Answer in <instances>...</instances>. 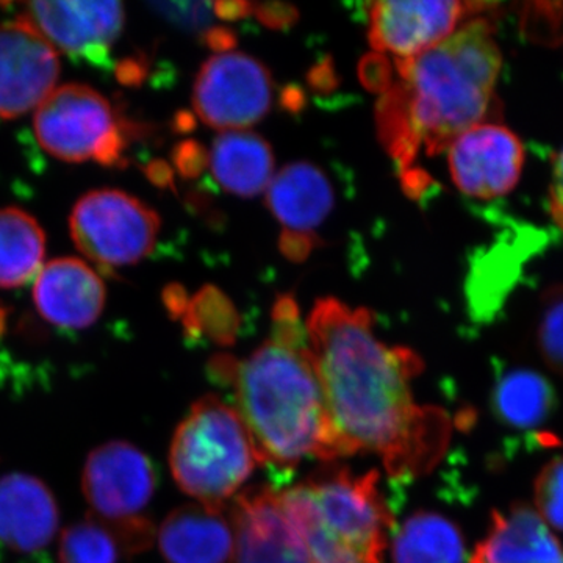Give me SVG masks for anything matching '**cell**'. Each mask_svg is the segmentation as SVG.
I'll return each mask as SVG.
<instances>
[{
	"label": "cell",
	"mask_w": 563,
	"mask_h": 563,
	"mask_svg": "<svg viewBox=\"0 0 563 563\" xmlns=\"http://www.w3.org/2000/svg\"><path fill=\"white\" fill-rule=\"evenodd\" d=\"M307 344L342 457L379 455L395 479H413L439 462L450 439L446 415L412 395L422 361L373 332V314L335 298L314 303Z\"/></svg>",
	"instance_id": "obj_1"
},
{
	"label": "cell",
	"mask_w": 563,
	"mask_h": 563,
	"mask_svg": "<svg viewBox=\"0 0 563 563\" xmlns=\"http://www.w3.org/2000/svg\"><path fill=\"white\" fill-rule=\"evenodd\" d=\"M501 66L487 18H473L432 49L396 63L399 79L377 102L376 122L402 173L421 151L432 157L483 124Z\"/></svg>",
	"instance_id": "obj_2"
},
{
	"label": "cell",
	"mask_w": 563,
	"mask_h": 563,
	"mask_svg": "<svg viewBox=\"0 0 563 563\" xmlns=\"http://www.w3.org/2000/svg\"><path fill=\"white\" fill-rule=\"evenodd\" d=\"M209 374L232 391L258 463L290 470L303 459L342 457L309 344L269 339L247 358L214 355Z\"/></svg>",
	"instance_id": "obj_3"
},
{
	"label": "cell",
	"mask_w": 563,
	"mask_h": 563,
	"mask_svg": "<svg viewBox=\"0 0 563 563\" xmlns=\"http://www.w3.org/2000/svg\"><path fill=\"white\" fill-rule=\"evenodd\" d=\"M277 495L309 563H383L395 521L377 472L332 466Z\"/></svg>",
	"instance_id": "obj_4"
},
{
	"label": "cell",
	"mask_w": 563,
	"mask_h": 563,
	"mask_svg": "<svg viewBox=\"0 0 563 563\" xmlns=\"http://www.w3.org/2000/svg\"><path fill=\"white\" fill-rule=\"evenodd\" d=\"M257 463L242 418L214 395L192 404L169 448L176 484L211 509H225V501L250 479Z\"/></svg>",
	"instance_id": "obj_5"
},
{
	"label": "cell",
	"mask_w": 563,
	"mask_h": 563,
	"mask_svg": "<svg viewBox=\"0 0 563 563\" xmlns=\"http://www.w3.org/2000/svg\"><path fill=\"white\" fill-rule=\"evenodd\" d=\"M161 217L135 196L96 190L81 196L69 217L77 250L101 266H125L151 254L161 233Z\"/></svg>",
	"instance_id": "obj_6"
},
{
	"label": "cell",
	"mask_w": 563,
	"mask_h": 563,
	"mask_svg": "<svg viewBox=\"0 0 563 563\" xmlns=\"http://www.w3.org/2000/svg\"><path fill=\"white\" fill-rule=\"evenodd\" d=\"M272 73L244 52H222L203 63L195 88L192 107L203 124L218 131L250 129L273 106Z\"/></svg>",
	"instance_id": "obj_7"
},
{
	"label": "cell",
	"mask_w": 563,
	"mask_h": 563,
	"mask_svg": "<svg viewBox=\"0 0 563 563\" xmlns=\"http://www.w3.org/2000/svg\"><path fill=\"white\" fill-rule=\"evenodd\" d=\"M33 129L44 151L68 163L96 161L122 132L110 102L81 84L55 88L36 109Z\"/></svg>",
	"instance_id": "obj_8"
},
{
	"label": "cell",
	"mask_w": 563,
	"mask_h": 563,
	"mask_svg": "<svg viewBox=\"0 0 563 563\" xmlns=\"http://www.w3.org/2000/svg\"><path fill=\"white\" fill-rule=\"evenodd\" d=\"M487 3L454 0H384L368 5V40L376 52L409 60L432 49Z\"/></svg>",
	"instance_id": "obj_9"
},
{
	"label": "cell",
	"mask_w": 563,
	"mask_h": 563,
	"mask_svg": "<svg viewBox=\"0 0 563 563\" xmlns=\"http://www.w3.org/2000/svg\"><path fill=\"white\" fill-rule=\"evenodd\" d=\"M157 487L151 459L128 442H109L88 455L81 490L92 517L117 523L141 517Z\"/></svg>",
	"instance_id": "obj_10"
},
{
	"label": "cell",
	"mask_w": 563,
	"mask_h": 563,
	"mask_svg": "<svg viewBox=\"0 0 563 563\" xmlns=\"http://www.w3.org/2000/svg\"><path fill=\"white\" fill-rule=\"evenodd\" d=\"M60 74L57 49L18 16L0 24V118L13 120L54 91Z\"/></svg>",
	"instance_id": "obj_11"
},
{
	"label": "cell",
	"mask_w": 563,
	"mask_h": 563,
	"mask_svg": "<svg viewBox=\"0 0 563 563\" xmlns=\"http://www.w3.org/2000/svg\"><path fill=\"white\" fill-rule=\"evenodd\" d=\"M451 177L468 198L490 201L512 191L525 165V146L504 125H474L448 150Z\"/></svg>",
	"instance_id": "obj_12"
},
{
	"label": "cell",
	"mask_w": 563,
	"mask_h": 563,
	"mask_svg": "<svg viewBox=\"0 0 563 563\" xmlns=\"http://www.w3.org/2000/svg\"><path fill=\"white\" fill-rule=\"evenodd\" d=\"M25 18L55 49L102 63L124 27L121 2H31Z\"/></svg>",
	"instance_id": "obj_13"
},
{
	"label": "cell",
	"mask_w": 563,
	"mask_h": 563,
	"mask_svg": "<svg viewBox=\"0 0 563 563\" xmlns=\"http://www.w3.org/2000/svg\"><path fill=\"white\" fill-rule=\"evenodd\" d=\"M235 532L236 563H309L272 487L240 493L229 509Z\"/></svg>",
	"instance_id": "obj_14"
},
{
	"label": "cell",
	"mask_w": 563,
	"mask_h": 563,
	"mask_svg": "<svg viewBox=\"0 0 563 563\" xmlns=\"http://www.w3.org/2000/svg\"><path fill=\"white\" fill-rule=\"evenodd\" d=\"M33 301L44 320L58 328L84 329L101 317L106 285L87 263L55 258L41 269Z\"/></svg>",
	"instance_id": "obj_15"
},
{
	"label": "cell",
	"mask_w": 563,
	"mask_h": 563,
	"mask_svg": "<svg viewBox=\"0 0 563 563\" xmlns=\"http://www.w3.org/2000/svg\"><path fill=\"white\" fill-rule=\"evenodd\" d=\"M60 509L54 493L29 474L0 477V543L20 554L44 550L57 533Z\"/></svg>",
	"instance_id": "obj_16"
},
{
	"label": "cell",
	"mask_w": 563,
	"mask_h": 563,
	"mask_svg": "<svg viewBox=\"0 0 563 563\" xmlns=\"http://www.w3.org/2000/svg\"><path fill=\"white\" fill-rule=\"evenodd\" d=\"M470 563H563V547L537 510L518 503L492 514Z\"/></svg>",
	"instance_id": "obj_17"
},
{
	"label": "cell",
	"mask_w": 563,
	"mask_h": 563,
	"mask_svg": "<svg viewBox=\"0 0 563 563\" xmlns=\"http://www.w3.org/2000/svg\"><path fill=\"white\" fill-rule=\"evenodd\" d=\"M225 509L202 504L179 507L158 531L163 558L169 563H228L235 553V532Z\"/></svg>",
	"instance_id": "obj_18"
},
{
	"label": "cell",
	"mask_w": 563,
	"mask_h": 563,
	"mask_svg": "<svg viewBox=\"0 0 563 563\" xmlns=\"http://www.w3.org/2000/svg\"><path fill=\"white\" fill-rule=\"evenodd\" d=\"M335 202L329 177L312 163L299 162L282 168L266 191V206L284 231L307 233L320 228Z\"/></svg>",
	"instance_id": "obj_19"
},
{
	"label": "cell",
	"mask_w": 563,
	"mask_h": 563,
	"mask_svg": "<svg viewBox=\"0 0 563 563\" xmlns=\"http://www.w3.org/2000/svg\"><path fill=\"white\" fill-rule=\"evenodd\" d=\"M209 163L222 190L240 198H254L273 180L272 146L246 131L222 132L211 144Z\"/></svg>",
	"instance_id": "obj_20"
},
{
	"label": "cell",
	"mask_w": 563,
	"mask_h": 563,
	"mask_svg": "<svg viewBox=\"0 0 563 563\" xmlns=\"http://www.w3.org/2000/svg\"><path fill=\"white\" fill-rule=\"evenodd\" d=\"M553 384L529 368L501 374L492 390V410L498 421L518 431L540 428L554 413Z\"/></svg>",
	"instance_id": "obj_21"
},
{
	"label": "cell",
	"mask_w": 563,
	"mask_h": 563,
	"mask_svg": "<svg viewBox=\"0 0 563 563\" xmlns=\"http://www.w3.org/2000/svg\"><path fill=\"white\" fill-rule=\"evenodd\" d=\"M393 563H463L465 540L461 528L435 512L413 514L391 543Z\"/></svg>",
	"instance_id": "obj_22"
},
{
	"label": "cell",
	"mask_w": 563,
	"mask_h": 563,
	"mask_svg": "<svg viewBox=\"0 0 563 563\" xmlns=\"http://www.w3.org/2000/svg\"><path fill=\"white\" fill-rule=\"evenodd\" d=\"M46 235L38 221L16 207L0 209V288L27 284L40 272Z\"/></svg>",
	"instance_id": "obj_23"
},
{
	"label": "cell",
	"mask_w": 563,
	"mask_h": 563,
	"mask_svg": "<svg viewBox=\"0 0 563 563\" xmlns=\"http://www.w3.org/2000/svg\"><path fill=\"white\" fill-rule=\"evenodd\" d=\"M181 322L187 339H206L218 346H232L239 335L240 314L220 288L209 285L192 296Z\"/></svg>",
	"instance_id": "obj_24"
},
{
	"label": "cell",
	"mask_w": 563,
	"mask_h": 563,
	"mask_svg": "<svg viewBox=\"0 0 563 563\" xmlns=\"http://www.w3.org/2000/svg\"><path fill=\"white\" fill-rule=\"evenodd\" d=\"M120 547L113 533L98 518L69 526L60 540V563H118Z\"/></svg>",
	"instance_id": "obj_25"
},
{
	"label": "cell",
	"mask_w": 563,
	"mask_h": 563,
	"mask_svg": "<svg viewBox=\"0 0 563 563\" xmlns=\"http://www.w3.org/2000/svg\"><path fill=\"white\" fill-rule=\"evenodd\" d=\"M539 347L548 366L563 376V288H553L544 299Z\"/></svg>",
	"instance_id": "obj_26"
},
{
	"label": "cell",
	"mask_w": 563,
	"mask_h": 563,
	"mask_svg": "<svg viewBox=\"0 0 563 563\" xmlns=\"http://www.w3.org/2000/svg\"><path fill=\"white\" fill-rule=\"evenodd\" d=\"M533 498L547 525L563 531V455L543 466L533 485Z\"/></svg>",
	"instance_id": "obj_27"
},
{
	"label": "cell",
	"mask_w": 563,
	"mask_h": 563,
	"mask_svg": "<svg viewBox=\"0 0 563 563\" xmlns=\"http://www.w3.org/2000/svg\"><path fill=\"white\" fill-rule=\"evenodd\" d=\"M152 7L173 24L191 32L209 31L214 16L211 2H158Z\"/></svg>",
	"instance_id": "obj_28"
},
{
	"label": "cell",
	"mask_w": 563,
	"mask_h": 563,
	"mask_svg": "<svg viewBox=\"0 0 563 563\" xmlns=\"http://www.w3.org/2000/svg\"><path fill=\"white\" fill-rule=\"evenodd\" d=\"M103 523V521H102ZM113 533L121 553L132 555L150 550L154 542L155 529L150 518L135 517L117 523H103Z\"/></svg>",
	"instance_id": "obj_29"
},
{
	"label": "cell",
	"mask_w": 563,
	"mask_h": 563,
	"mask_svg": "<svg viewBox=\"0 0 563 563\" xmlns=\"http://www.w3.org/2000/svg\"><path fill=\"white\" fill-rule=\"evenodd\" d=\"M176 172L184 177H198L209 163V154L196 141H181L173 155Z\"/></svg>",
	"instance_id": "obj_30"
},
{
	"label": "cell",
	"mask_w": 563,
	"mask_h": 563,
	"mask_svg": "<svg viewBox=\"0 0 563 563\" xmlns=\"http://www.w3.org/2000/svg\"><path fill=\"white\" fill-rule=\"evenodd\" d=\"M252 13L257 16L263 25L276 29V31L291 27L299 18L298 9L282 2L254 3Z\"/></svg>",
	"instance_id": "obj_31"
},
{
	"label": "cell",
	"mask_w": 563,
	"mask_h": 563,
	"mask_svg": "<svg viewBox=\"0 0 563 563\" xmlns=\"http://www.w3.org/2000/svg\"><path fill=\"white\" fill-rule=\"evenodd\" d=\"M282 254L291 262H302L314 247V236L307 233L282 232L279 240Z\"/></svg>",
	"instance_id": "obj_32"
},
{
	"label": "cell",
	"mask_w": 563,
	"mask_h": 563,
	"mask_svg": "<svg viewBox=\"0 0 563 563\" xmlns=\"http://www.w3.org/2000/svg\"><path fill=\"white\" fill-rule=\"evenodd\" d=\"M550 211L555 224L563 229V147L555 155L553 163L550 185Z\"/></svg>",
	"instance_id": "obj_33"
},
{
	"label": "cell",
	"mask_w": 563,
	"mask_h": 563,
	"mask_svg": "<svg viewBox=\"0 0 563 563\" xmlns=\"http://www.w3.org/2000/svg\"><path fill=\"white\" fill-rule=\"evenodd\" d=\"M363 81L376 90L387 91L391 85L390 66L387 60L377 55L366 58L363 63Z\"/></svg>",
	"instance_id": "obj_34"
},
{
	"label": "cell",
	"mask_w": 563,
	"mask_h": 563,
	"mask_svg": "<svg viewBox=\"0 0 563 563\" xmlns=\"http://www.w3.org/2000/svg\"><path fill=\"white\" fill-rule=\"evenodd\" d=\"M163 303H165L166 310L173 318H176V320L180 318L181 320V317L187 312L190 298L180 285L173 284L163 290Z\"/></svg>",
	"instance_id": "obj_35"
},
{
	"label": "cell",
	"mask_w": 563,
	"mask_h": 563,
	"mask_svg": "<svg viewBox=\"0 0 563 563\" xmlns=\"http://www.w3.org/2000/svg\"><path fill=\"white\" fill-rule=\"evenodd\" d=\"M117 77L122 85L128 87H136L146 77V63L136 58H128L117 66Z\"/></svg>",
	"instance_id": "obj_36"
},
{
	"label": "cell",
	"mask_w": 563,
	"mask_h": 563,
	"mask_svg": "<svg viewBox=\"0 0 563 563\" xmlns=\"http://www.w3.org/2000/svg\"><path fill=\"white\" fill-rule=\"evenodd\" d=\"M203 41L209 44L213 51L231 52L236 46V35L225 27H211L203 33Z\"/></svg>",
	"instance_id": "obj_37"
},
{
	"label": "cell",
	"mask_w": 563,
	"mask_h": 563,
	"mask_svg": "<svg viewBox=\"0 0 563 563\" xmlns=\"http://www.w3.org/2000/svg\"><path fill=\"white\" fill-rule=\"evenodd\" d=\"M214 16L221 20L235 21L252 14L254 3L250 2H217L213 3Z\"/></svg>",
	"instance_id": "obj_38"
},
{
	"label": "cell",
	"mask_w": 563,
	"mask_h": 563,
	"mask_svg": "<svg viewBox=\"0 0 563 563\" xmlns=\"http://www.w3.org/2000/svg\"><path fill=\"white\" fill-rule=\"evenodd\" d=\"M147 179L152 184L157 185L158 188H173L174 187V173L173 169L166 165L165 162L155 161L147 163L144 168Z\"/></svg>",
	"instance_id": "obj_39"
},
{
	"label": "cell",
	"mask_w": 563,
	"mask_h": 563,
	"mask_svg": "<svg viewBox=\"0 0 563 563\" xmlns=\"http://www.w3.org/2000/svg\"><path fill=\"white\" fill-rule=\"evenodd\" d=\"M7 317H9V312L0 306V336L5 332L7 329Z\"/></svg>",
	"instance_id": "obj_40"
}]
</instances>
